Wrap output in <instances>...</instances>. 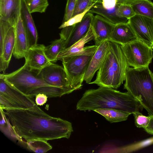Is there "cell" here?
<instances>
[{"label": "cell", "instance_id": "cell-1", "mask_svg": "<svg viewBox=\"0 0 153 153\" xmlns=\"http://www.w3.org/2000/svg\"><path fill=\"white\" fill-rule=\"evenodd\" d=\"M18 140H46L69 138L73 130L71 123L51 117L36 104L27 109L4 110Z\"/></svg>", "mask_w": 153, "mask_h": 153}, {"label": "cell", "instance_id": "cell-2", "mask_svg": "<svg viewBox=\"0 0 153 153\" xmlns=\"http://www.w3.org/2000/svg\"><path fill=\"white\" fill-rule=\"evenodd\" d=\"M98 108L116 109L131 114L143 108L128 92H122L114 88L100 86L86 91L76 105V109L80 111H94Z\"/></svg>", "mask_w": 153, "mask_h": 153}, {"label": "cell", "instance_id": "cell-3", "mask_svg": "<svg viewBox=\"0 0 153 153\" xmlns=\"http://www.w3.org/2000/svg\"><path fill=\"white\" fill-rule=\"evenodd\" d=\"M0 78L31 98L39 94H45L49 98L60 97L63 95L62 89L46 83L38 75V71L30 70L25 63L11 73L1 74Z\"/></svg>", "mask_w": 153, "mask_h": 153}, {"label": "cell", "instance_id": "cell-4", "mask_svg": "<svg viewBox=\"0 0 153 153\" xmlns=\"http://www.w3.org/2000/svg\"><path fill=\"white\" fill-rule=\"evenodd\" d=\"M128 66L120 45L109 41L108 51L96 79L89 84L117 89L125 80Z\"/></svg>", "mask_w": 153, "mask_h": 153}, {"label": "cell", "instance_id": "cell-5", "mask_svg": "<svg viewBox=\"0 0 153 153\" xmlns=\"http://www.w3.org/2000/svg\"><path fill=\"white\" fill-rule=\"evenodd\" d=\"M124 88L153 116V73L149 67L139 68L128 66L126 70Z\"/></svg>", "mask_w": 153, "mask_h": 153}, {"label": "cell", "instance_id": "cell-6", "mask_svg": "<svg viewBox=\"0 0 153 153\" xmlns=\"http://www.w3.org/2000/svg\"><path fill=\"white\" fill-rule=\"evenodd\" d=\"M120 45L128 66L135 68L149 67L153 58L152 48L139 39Z\"/></svg>", "mask_w": 153, "mask_h": 153}, {"label": "cell", "instance_id": "cell-7", "mask_svg": "<svg viewBox=\"0 0 153 153\" xmlns=\"http://www.w3.org/2000/svg\"><path fill=\"white\" fill-rule=\"evenodd\" d=\"M92 56L74 55L60 60L73 87L76 90L82 88L85 72Z\"/></svg>", "mask_w": 153, "mask_h": 153}, {"label": "cell", "instance_id": "cell-8", "mask_svg": "<svg viewBox=\"0 0 153 153\" xmlns=\"http://www.w3.org/2000/svg\"><path fill=\"white\" fill-rule=\"evenodd\" d=\"M36 103L31 98L11 87L0 78V108L8 109H27Z\"/></svg>", "mask_w": 153, "mask_h": 153}, {"label": "cell", "instance_id": "cell-9", "mask_svg": "<svg viewBox=\"0 0 153 153\" xmlns=\"http://www.w3.org/2000/svg\"><path fill=\"white\" fill-rule=\"evenodd\" d=\"M38 74L46 83L72 93L76 90L72 86L64 68L52 62L41 70Z\"/></svg>", "mask_w": 153, "mask_h": 153}, {"label": "cell", "instance_id": "cell-10", "mask_svg": "<svg viewBox=\"0 0 153 153\" xmlns=\"http://www.w3.org/2000/svg\"><path fill=\"white\" fill-rule=\"evenodd\" d=\"M128 23L138 39L153 49V19L135 15Z\"/></svg>", "mask_w": 153, "mask_h": 153}, {"label": "cell", "instance_id": "cell-11", "mask_svg": "<svg viewBox=\"0 0 153 153\" xmlns=\"http://www.w3.org/2000/svg\"><path fill=\"white\" fill-rule=\"evenodd\" d=\"M117 0H97L88 12L100 15L116 25L128 22V19L120 16Z\"/></svg>", "mask_w": 153, "mask_h": 153}, {"label": "cell", "instance_id": "cell-12", "mask_svg": "<svg viewBox=\"0 0 153 153\" xmlns=\"http://www.w3.org/2000/svg\"><path fill=\"white\" fill-rule=\"evenodd\" d=\"M95 39V35L91 25L88 33L81 39L70 47L62 51L57 57L58 60L71 56L76 55H88L93 56L98 45H95L85 47V45Z\"/></svg>", "mask_w": 153, "mask_h": 153}, {"label": "cell", "instance_id": "cell-13", "mask_svg": "<svg viewBox=\"0 0 153 153\" xmlns=\"http://www.w3.org/2000/svg\"><path fill=\"white\" fill-rule=\"evenodd\" d=\"M45 47L37 44L29 48L25 58V63L30 70L39 71L52 63L45 54Z\"/></svg>", "mask_w": 153, "mask_h": 153}, {"label": "cell", "instance_id": "cell-14", "mask_svg": "<svg viewBox=\"0 0 153 153\" xmlns=\"http://www.w3.org/2000/svg\"><path fill=\"white\" fill-rule=\"evenodd\" d=\"M94 35L95 45L109 40L115 25L108 20L98 14L94 16L91 24Z\"/></svg>", "mask_w": 153, "mask_h": 153}, {"label": "cell", "instance_id": "cell-15", "mask_svg": "<svg viewBox=\"0 0 153 153\" xmlns=\"http://www.w3.org/2000/svg\"><path fill=\"white\" fill-rule=\"evenodd\" d=\"M109 41L103 42L98 46L89 63L85 72L84 80L89 84L94 75L102 65L108 51Z\"/></svg>", "mask_w": 153, "mask_h": 153}, {"label": "cell", "instance_id": "cell-16", "mask_svg": "<svg viewBox=\"0 0 153 153\" xmlns=\"http://www.w3.org/2000/svg\"><path fill=\"white\" fill-rule=\"evenodd\" d=\"M15 44L13 54L18 59L25 58L30 48L28 37L20 15L15 26Z\"/></svg>", "mask_w": 153, "mask_h": 153}, {"label": "cell", "instance_id": "cell-17", "mask_svg": "<svg viewBox=\"0 0 153 153\" xmlns=\"http://www.w3.org/2000/svg\"><path fill=\"white\" fill-rule=\"evenodd\" d=\"M21 0H6L0 4V19L15 26L20 15Z\"/></svg>", "mask_w": 153, "mask_h": 153}, {"label": "cell", "instance_id": "cell-18", "mask_svg": "<svg viewBox=\"0 0 153 153\" xmlns=\"http://www.w3.org/2000/svg\"><path fill=\"white\" fill-rule=\"evenodd\" d=\"M137 39L136 34L127 22L115 25L108 40L122 45Z\"/></svg>", "mask_w": 153, "mask_h": 153}, {"label": "cell", "instance_id": "cell-19", "mask_svg": "<svg viewBox=\"0 0 153 153\" xmlns=\"http://www.w3.org/2000/svg\"><path fill=\"white\" fill-rule=\"evenodd\" d=\"M94 16L93 13L88 12L80 22L76 24L70 36L65 41V49L72 45L85 35L91 25Z\"/></svg>", "mask_w": 153, "mask_h": 153}, {"label": "cell", "instance_id": "cell-20", "mask_svg": "<svg viewBox=\"0 0 153 153\" xmlns=\"http://www.w3.org/2000/svg\"><path fill=\"white\" fill-rule=\"evenodd\" d=\"M20 16L30 48L37 44L38 35L31 13L28 9L25 0H21Z\"/></svg>", "mask_w": 153, "mask_h": 153}, {"label": "cell", "instance_id": "cell-21", "mask_svg": "<svg viewBox=\"0 0 153 153\" xmlns=\"http://www.w3.org/2000/svg\"><path fill=\"white\" fill-rule=\"evenodd\" d=\"M15 38V27L12 26L9 30L4 39L2 51L0 55L1 72L4 73L8 67L14 51Z\"/></svg>", "mask_w": 153, "mask_h": 153}, {"label": "cell", "instance_id": "cell-22", "mask_svg": "<svg viewBox=\"0 0 153 153\" xmlns=\"http://www.w3.org/2000/svg\"><path fill=\"white\" fill-rule=\"evenodd\" d=\"M94 111L103 116L111 123L126 120L131 114L126 111L114 109L98 108Z\"/></svg>", "mask_w": 153, "mask_h": 153}, {"label": "cell", "instance_id": "cell-23", "mask_svg": "<svg viewBox=\"0 0 153 153\" xmlns=\"http://www.w3.org/2000/svg\"><path fill=\"white\" fill-rule=\"evenodd\" d=\"M65 41L60 38L52 41L50 45L45 47V54L51 62L57 61V57L65 49Z\"/></svg>", "mask_w": 153, "mask_h": 153}, {"label": "cell", "instance_id": "cell-24", "mask_svg": "<svg viewBox=\"0 0 153 153\" xmlns=\"http://www.w3.org/2000/svg\"><path fill=\"white\" fill-rule=\"evenodd\" d=\"M131 5L136 15L153 19V2L150 0H142Z\"/></svg>", "mask_w": 153, "mask_h": 153}, {"label": "cell", "instance_id": "cell-25", "mask_svg": "<svg viewBox=\"0 0 153 153\" xmlns=\"http://www.w3.org/2000/svg\"><path fill=\"white\" fill-rule=\"evenodd\" d=\"M27 148L35 153H45L52 149L47 141L41 139H33L25 142Z\"/></svg>", "mask_w": 153, "mask_h": 153}, {"label": "cell", "instance_id": "cell-26", "mask_svg": "<svg viewBox=\"0 0 153 153\" xmlns=\"http://www.w3.org/2000/svg\"><path fill=\"white\" fill-rule=\"evenodd\" d=\"M4 110L0 108V129L5 135L14 140H18L12 126Z\"/></svg>", "mask_w": 153, "mask_h": 153}, {"label": "cell", "instance_id": "cell-27", "mask_svg": "<svg viewBox=\"0 0 153 153\" xmlns=\"http://www.w3.org/2000/svg\"><path fill=\"white\" fill-rule=\"evenodd\" d=\"M28 9L31 13L45 12L49 4L48 0H25Z\"/></svg>", "mask_w": 153, "mask_h": 153}, {"label": "cell", "instance_id": "cell-28", "mask_svg": "<svg viewBox=\"0 0 153 153\" xmlns=\"http://www.w3.org/2000/svg\"><path fill=\"white\" fill-rule=\"evenodd\" d=\"M96 1L97 0H76L72 17L82 13Z\"/></svg>", "mask_w": 153, "mask_h": 153}, {"label": "cell", "instance_id": "cell-29", "mask_svg": "<svg viewBox=\"0 0 153 153\" xmlns=\"http://www.w3.org/2000/svg\"><path fill=\"white\" fill-rule=\"evenodd\" d=\"M132 114L134 117L135 125L137 127L144 129L147 127L151 117L144 115L139 111L135 112Z\"/></svg>", "mask_w": 153, "mask_h": 153}, {"label": "cell", "instance_id": "cell-30", "mask_svg": "<svg viewBox=\"0 0 153 153\" xmlns=\"http://www.w3.org/2000/svg\"><path fill=\"white\" fill-rule=\"evenodd\" d=\"M118 10L120 16L128 19L136 15L130 4H119Z\"/></svg>", "mask_w": 153, "mask_h": 153}, {"label": "cell", "instance_id": "cell-31", "mask_svg": "<svg viewBox=\"0 0 153 153\" xmlns=\"http://www.w3.org/2000/svg\"><path fill=\"white\" fill-rule=\"evenodd\" d=\"M12 25L8 22L0 19V55L2 53L4 39Z\"/></svg>", "mask_w": 153, "mask_h": 153}, {"label": "cell", "instance_id": "cell-32", "mask_svg": "<svg viewBox=\"0 0 153 153\" xmlns=\"http://www.w3.org/2000/svg\"><path fill=\"white\" fill-rule=\"evenodd\" d=\"M94 4L88 7L82 13L72 17L66 22H63L59 27V28L62 29L65 27L72 25L80 22L85 14L88 12Z\"/></svg>", "mask_w": 153, "mask_h": 153}, {"label": "cell", "instance_id": "cell-33", "mask_svg": "<svg viewBox=\"0 0 153 153\" xmlns=\"http://www.w3.org/2000/svg\"><path fill=\"white\" fill-rule=\"evenodd\" d=\"M76 0H67L63 22L71 19L73 15Z\"/></svg>", "mask_w": 153, "mask_h": 153}, {"label": "cell", "instance_id": "cell-34", "mask_svg": "<svg viewBox=\"0 0 153 153\" xmlns=\"http://www.w3.org/2000/svg\"><path fill=\"white\" fill-rule=\"evenodd\" d=\"M76 24L62 28L59 33L60 38L66 41L72 33Z\"/></svg>", "mask_w": 153, "mask_h": 153}, {"label": "cell", "instance_id": "cell-35", "mask_svg": "<svg viewBox=\"0 0 153 153\" xmlns=\"http://www.w3.org/2000/svg\"><path fill=\"white\" fill-rule=\"evenodd\" d=\"M48 97L45 94H39L36 96L35 102L38 105H42L47 101Z\"/></svg>", "mask_w": 153, "mask_h": 153}, {"label": "cell", "instance_id": "cell-36", "mask_svg": "<svg viewBox=\"0 0 153 153\" xmlns=\"http://www.w3.org/2000/svg\"><path fill=\"white\" fill-rule=\"evenodd\" d=\"M144 129L147 133L153 135V116L151 117V119L148 126Z\"/></svg>", "mask_w": 153, "mask_h": 153}, {"label": "cell", "instance_id": "cell-37", "mask_svg": "<svg viewBox=\"0 0 153 153\" xmlns=\"http://www.w3.org/2000/svg\"><path fill=\"white\" fill-rule=\"evenodd\" d=\"M142 0H117V3L126 4H131L134 3Z\"/></svg>", "mask_w": 153, "mask_h": 153}, {"label": "cell", "instance_id": "cell-38", "mask_svg": "<svg viewBox=\"0 0 153 153\" xmlns=\"http://www.w3.org/2000/svg\"><path fill=\"white\" fill-rule=\"evenodd\" d=\"M6 0H0V4H3Z\"/></svg>", "mask_w": 153, "mask_h": 153}]
</instances>
